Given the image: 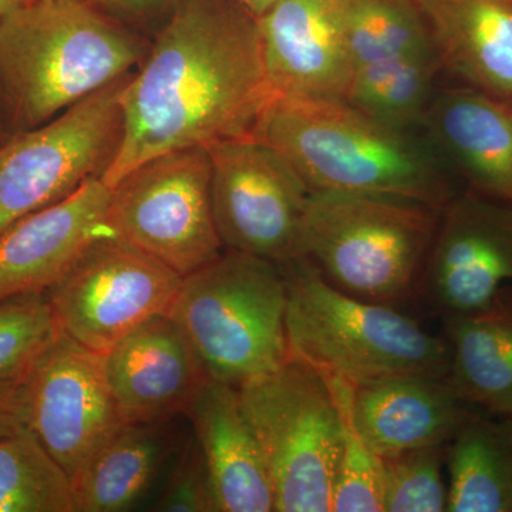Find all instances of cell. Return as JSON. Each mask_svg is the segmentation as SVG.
I'll use <instances>...</instances> for the list:
<instances>
[{
    "label": "cell",
    "instance_id": "1",
    "mask_svg": "<svg viewBox=\"0 0 512 512\" xmlns=\"http://www.w3.org/2000/svg\"><path fill=\"white\" fill-rule=\"evenodd\" d=\"M275 94L258 18L239 0H178L121 93L123 134L109 188L150 158L251 137Z\"/></svg>",
    "mask_w": 512,
    "mask_h": 512
},
{
    "label": "cell",
    "instance_id": "2",
    "mask_svg": "<svg viewBox=\"0 0 512 512\" xmlns=\"http://www.w3.org/2000/svg\"><path fill=\"white\" fill-rule=\"evenodd\" d=\"M251 137L278 151L312 192L384 195L437 210L457 194L427 141L345 100L274 96Z\"/></svg>",
    "mask_w": 512,
    "mask_h": 512
},
{
    "label": "cell",
    "instance_id": "3",
    "mask_svg": "<svg viewBox=\"0 0 512 512\" xmlns=\"http://www.w3.org/2000/svg\"><path fill=\"white\" fill-rule=\"evenodd\" d=\"M150 37L89 0H32L0 19V96L10 136L55 119L133 72Z\"/></svg>",
    "mask_w": 512,
    "mask_h": 512
},
{
    "label": "cell",
    "instance_id": "4",
    "mask_svg": "<svg viewBox=\"0 0 512 512\" xmlns=\"http://www.w3.org/2000/svg\"><path fill=\"white\" fill-rule=\"evenodd\" d=\"M440 212L404 198L312 192L296 258L340 292L399 308L421 296Z\"/></svg>",
    "mask_w": 512,
    "mask_h": 512
},
{
    "label": "cell",
    "instance_id": "5",
    "mask_svg": "<svg viewBox=\"0 0 512 512\" xmlns=\"http://www.w3.org/2000/svg\"><path fill=\"white\" fill-rule=\"evenodd\" d=\"M281 266L293 357L352 387L400 375L446 377V339L426 332L396 306L338 291L301 258Z\"/></svg>",
    "mask_w": 512,
    "mask_h": 512
},
{
    "label": "cell",
    "instance_id": "6",
    "mask_svg": "<svg viewBox=\"0 0 512 512\" xmlns=\"http://www.w3.org/2000/svg\"><path fill=\"white\" fill-rule=\"evenodd\" d=\"M286 305L281 265L224 251L184 276L168 316L210 379L238 390L291 359Z\"/></svg>",
    "mask_w": 512,
    "mask_h": 512
},
{
    "label": "cell",
    "instance_id": "7",
    "mask_svg": "<svg viewBox=\"0 0 512 512\" xmlns=\"http://www.w3.org/2000/svg\"><path fill=\"white\" fill-rule=\"evenodd\" d=\"M264 454L278 512H329L345 420L328 377L291 357L238 389Z\"/></svg>",
    "mask_w": 512,
    "mask_h": 512
},
{
    "label": "cell",
    "instance_id": "8",
    "mask_svg": "<svg viewBox=\"0 0 512 512\" xmlns=\"http://www.w3.org/2000/svg\"><path fill=\"white\" fill-rule=\"evenodd\" d=\"M110 190L107 234L183 278L225 251L212 212L208 148H183L150 158Z\"/></svg>",
    "mask_w": 512,
    "mask_h": 512
},
{
    "label": "cell",
    "instance_id": "9",
    "mask_svg": "<svg viewBox=\"0 0 512 512\" xmlns=\"http://www.w3.org/2000/svg\"><path fill=\"white\" fill-rule=\"evenodd\" d=\"M131 73L0 146V234L104 174L119 150Z\"/></svg>",
    "mask_w": 512,
    "mask_h": 512
},
{
    "label": "cell",
    "instance_id": "10",
    "mask_svg": "<svg viewBox=\"0 0 512 512\" xmlns=\"http://www.w3.org/2000/svg\"><path fill=\"white\" fill-rule=\"evenodd\" d=\"M183 276L104 232L46 291L59 328L96 352H109L148 320L165 315Z\"/></svg>",
    "mask_w": 512,
    "mask_h": 512
},
{
    "label": "cell",
    "instance_id": "11",
    "mask_svg": "<svg viewBox=\"0 0 512 512\" xmlns=\"http://www.w3.org/2000/svg\"><path fill=\"white\" fill-rule=\"evenodd\" d=\"M215 227L225 251L284 265L298 255L312 191L274 148L252 137L208 147Z\"/></svg>",
    "mask_w": 512,
    "mask_h": 512
},
{
    "label": "cell",
    "instance_id": "12",
    "mask_svg": "<svg viewBox=\"0 0 512 512\" xmlns=\"http://www.w3.org/2000/svg\"><path fill=\"white\" fill-rule=\"evenodd\" d=\"M25 426L72 483L124 426L104 353L60 332L22 382Z\"/></svg>",
    "mask_w": 512,
    "mask_h": 512
},
{
    "label": "cell",
    "instance_id": "13",
    "mask_svg": "<svg viewBox=\"0 0 512 512\" xmlns=\"http://www.w3.org/2000/svg\"><path fill=\"white\" fill-rule=\"evenodd\" d=\"M421 296L443 319L512 302V204L468 190L447 202Z\"/></svg>",
    "mask_w": 512,
    "mask_h": 512
},
{
    "label": "cell",
    "instance_id": "14",
    "mask_svg": "<svg viewBox=\"0 0 512 512\" xmlns=\"http://www.w3.org/2000/svg\"><path fill=\"white\" fill-rule=\"evenodd\" d=\"M258 26L275 96L346 100L353 63L343 0H275Z\"/></svg>",
    "mask_w": 512,
    "mask_h": 512
},
{
    "label": "cell",
    "instance_id": "15",
    "mask_svg": "<svg viewBox=\"0 0 512 512\" xmlns=\"http://www.w3.org/2000/svg\"><path fill=\"white\" fill-rule=\"evenodd\" d=\"M104 359L114 402L126 424L185 416L210 380L168 313L133 330Z\"/></svg>",
    "mask_w": 512,
    "mask_h": 512
},
{
    "label": "cell",
    "instance_id": "16",
    "mask_svg": "<svg viewBox=\"0 0 512 512\" xmlns=\"http://www.w3.org/2000/svg\"><path fill=\"white\" fill-rule=\"evenodd\" d=\"M420 126L468 191L512 204V101L466 84L444 87L434 92Z\"/></svg>",
    "mask_w": 512,
    "mask_h": 512
},
{
    "label": "cell",
    "instance_id": "17",
    "mask_svg": "<svg viewBox=\"0 0 512 512\" xmlns=\"http://www.w3.org/2000/svg\"><path fill=\"white\" fill-rule=\"evenodd\" d=\"M111 190L90 178L72 195L0 234V301L46 292L93 239L106 232Z\"/></svg>",
    "mask_w": 512,
    "mask_h": 512
},
{
    "label": "cell",
    "instance_id": "18",
    "mask_svg": "<svg viewBox=\"0 0 512 512\" xmlns=\"http://www.w3.org/2000/svg\"><path fill=\"white\" fill-rule=\"evenodd\" d=\"M353 426L380 458L427 446H446L473 407L446 377L400 375L349 386Z\"/></svg>",
    "mask_w": 512,
    "mask_h": 512
},
{
    "label": "cell",
    "instance_id": "19",
    "mask_svg": "<svg viewBox=\"0 0 512 512\" xmlns=\"http://www.w3.org/2000/svg\"><path fill=\"white\" fill-rule=\"evenodd\" d=\"M185 416L204 456L215 512L275 511L268 467L238 390L210 379Z\"/></svg>",
    "mask_w": 512,
    "mask_h": 512
},
{
    "label": "cell",
    "instance_id": "20",
    "mask_svg": "<svg viewBox=\"0 0 512 512\" xmlns=\"http://www.w3.org/2000/svg\"><path fill=\"white\" fill-rule=\"evenodd\" d=\"M441 72L512 101V0H417Z\"/></svg>",
    "mask_w": 512,
    "mask_h": 512
},
{
    "label": "cell",
    "instance_id": "21",
    "mask_svg": "<svg viewBox=\"0 0 512 512\" xmlns=\"http://www.w3.org/2000/svg\"><path fill=\"white\" fill-rule=\"evenodd\" d=\"M178 447L173 420L124 424L74 481L76 512L131 510Z\"/></svg>",
    "mask_w": 512,
    "mask_h": 512
},
{
    "label": "cell",
    "instance_id": "22",
    "mask_svg": "<svg viewBox=\"0 0 512 512\" xmlns=\"http://www.w3.org/2000/svg\"><path fill=\"white\" fill-rule=\"evenodd\" d=\"M444 323L454 392L478 412L512 419V302Z\"/></svg>",
    "mask_w": 512,
    "mask_h": 512
},
{
    "label": "cell",
    "instance_id": "23",
    "mask_svg": "<svg viewBox=\"0 0 512 512\" xmlns=\"http://www.w3.org/2000/svg\"><path fill=\"white\" fill-rule=\"evenodd\" d=\"M450 512H512V419L478 410L446 451Z\"/></svg>",
    "mask_w": 512,
    "mask_h": 512
},
{
    "label": "cell",
    "instance_id": "24",
    "mask_svg": "<svg viewBox=\"0 0 512 512\" xmlns=\"http://www.w3.org/2000/svg\"><path fill=\"white\" fill-rule=\"evenodd\" d=\"M440 72L434 49L357 67L345 101L386 126L409 131L420 126Z\"/></svg>",
    "mask_w": 512,
    "mask_h": 512
},
{
    "label": "cell",
    "instance_id": "25",
    "mask_svg": "<svg viewBox=\"0 0 512 512\" xmlns=\"http://www.w3.org/2000/svg\"><path fill=\"white\" fill-rule=\"evenodd\" d=\"M0 512H76L69 474L26 426L0 437Z\"/></svg>",
    "mask_w": 512,
    "mask_h": 512
},
{
    "label": "cell",
    "instance_id": "26",
    "mask_svg": "<svg viewBox=\"0 0 512 512\" xmlns=\"http://www.w3.org/2000/svg\"><path fill=\"white\" fill-rule=\"evenodd\" d=\"M343 15L353 70L433 49L409 0H343Z\"/></svg>",
    "mask_w": 512,
    "mask_h": 512
},
{
    "label": "cell",
    "instance_id": "27",
    "mask_svg": "<svg viewBox=\"0 0 512 512\" xmlns=\"http://www.w3.org/2000/svg\"><path fill=\"white\" fill-rule=\"evenodd\" d=\"M46 292L0 301V384L20 383L60 335Z\"/></svg>",
    "mask_w": 512,
    "mask_h": 512
},
{
    "label": "cell",
    "instance_id": "28",
    "mask_svg": "<svg viewBox=\"0 0 512 512\" xmlns=\"http://www.w3.org/2000/svg\"><path fill=\"white\" fill-rule=\"evenodd\" d=\"M446 446H427L383 457L384 512L447 511Z\"/></svg>",
    "mask_w": 512,
    "mask_h": 512
},
{
    "label": "cell",
    "instance_id": "29",
    "mask_svg": "<svg viewBox=\"0 0 512 512\" xmlns=\"http://www.w3.org/2000/svg\"><path fill=\"white\" fill-rule=\"evenodd\" d=\"M338 396L345 439L332 491V512H384L382 458L357 433L346 402L348 384L329 379Z\"/></svg>",
    "mask_w": 512,
    "mask_h": 512
},
{
    "label": "cell",
    "instance_id": "30",
    "mask_svg": "<svg viewBox=\"0 0 512 512\" xmlns=\"http://www.w3.org/2000/svg\"><path fill=\"white\" fill-rule=\"evenodd\" d=\"M154 510L163 512H215L210 477L195 436L181 448L168 483Z\"/></svg>",
    "mask_w": 512,
    "mask_h": 512
},
{
    "label": "cell",
    "instance_id": "31",
    "mask_svg": "<svg viewBox=\"0 0 512 512\" xmlns=\"http://www.w3.org/2000/svg\"><path fill=\"white\" fill-rule=\"evenodd\" d=\"M101 12L128 28L153 37L170 18L178 0H89Z\"/></svg>",
    "mask_w": 512,
    "mask_h": 512
},
{
    "label": "cell",
    "instance_id": "32",
    "mask_svg": "<svg viewBox=\"0 0 512 512\" xmlns=\"http://www.w3.org/2000/svg\"><path fill=\"white\" fill-rule=\"evenodd\" d=\"M22 382L0 384V437L25 426Z\"/></svg>",
    "mask_w": 512,
    "mask_h": 512
},
{
    "label": "cell",
    "instance_id": "33",
    "mask_svg": "<svg viewBox=\"0 0 512 512\" xmlns=\"http://www.w3.org/2000/svg\"><path fill=\"white\" fill-rule=\"evenodd\" d=\"M239 2H241L242 5L252 13V15L259 18V16L264 15L266 10L274 5L275 0H239Z\"/></svg>",
    "mask_w": 512,
    "mask_h": 512
},
{
    "label": "cell",
    "instance_id": "34",
    "mask_svg": "<svg viewBox=\"0 0 512 512\" xmlns=\"http://www.w3.org/2000/svg\"><path fill=\"white\" fill-rule=\"evenodd\" d=\"M32 2V0H0V19L6 15V13L12 12V10L20 8V6L26 5V3Z\"/></svg>",
    "mask_w": 512,
    "mask_h": 512
},
{
    "label": "cell",
    "instance_id": "35",
    "mask_svg": "<svg viewBox=\"0 0 512 512\" xmlns=\"http://www.w3.org/2000/svg\"><path fill=\"white\" fill-rule=\"evenodd\" d=\"M10 131L6 123L5 110H3L2 96H0V146L9 140Z\"/></svg>",
    "mask_w": 512,
    "mask_h": 512
}]
</instances>
